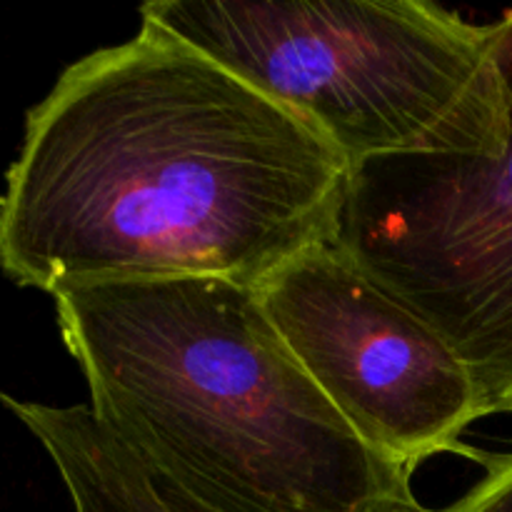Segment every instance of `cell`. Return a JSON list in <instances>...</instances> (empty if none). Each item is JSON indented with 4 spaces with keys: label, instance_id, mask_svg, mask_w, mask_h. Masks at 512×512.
I'll return each mask as SVG.
<instances>
[{
    "label": "cell",
    "instance_id": "6da1fadb",
    "mask_svg": "<svg viewBox=\"0 0 512 512\" xmlns=\"http://www.w3.org/2000/svg\"><path fill=\"white\" fill-rule=\"evenodd\" d=\"M348 160L300 115L143 20L25 115L0 270L55 293L140 278L260 280L335 240Z\"/></svg>",
    "mask_w": 512,
    "mask_h": 512
},
{
    "label": "cell",
    "instance_id": "7a4b0ae2",
    "mask_svg": "<svg viewBox=\"0 0 512 512\" xmlns=\"http://www.w3.org/2000/svg\"><path fill=\"white\" fill-rule=\"evenodd\" d=\"M53 300L95 418L210 508L425 512L413 470L355 433L250 285L108 280Z\"/></svg>",
    "mask_w": 512,
    "mask_h": 512
},
{
    "label": "cell",
    "instance_id": "3957f363",
    "mask_svg": "<svg viewBox=\"0 0 512 512\" xmlns=\"http://www.w3.org/2000/svg\"><path fill=\"white\" fill-rule=\"evenodd\" d=\"M140 20L293 110L350 168L393 155L498 158L508 145L495 20L428 0H150Z\"/></svg>",
    "mask_w": 512,
    "mask_h": 512
},
{
    "label": "cell",
    "instance_id": "277c9868",
    "mask_svg": "<svg viewBox=\"0 0 512 512\" xmlns=\"http://www.w3.org/2000/svg\"><path fill=\"white\" fill-rule=\"evenodd\" d=\"M508 88L498 158L393 155L353 165L335 243L468 365L483 418L512 413V8L495 18Z\"/></svg>",
    "mask_w": 512,
    "mask_h": 512
},
{
    "label": "cell",
    "instance_id": "5b68a950",
    "mask_svg": "<svg viewBox=\"0 0 512 512\" xmlns=\"http://www.w3.org/2000/svg\"><path fill=\"white\" fill-rule=\"evenodd\" d=\"M255 293L290 353L365 443L410 470L440 453L468 458L473 448L460 438L483 420L468 365L335 240L290 258Z\"/></svg>",
    "mask_w": 512,
    "mask_h": 512
},
{
    "label": "cell",
    "instance_id": "8992f818",
    "mask_svg": "<svg viewBox=\"0 0 512 512\" xmlns=\"http://www.w3.org/2000/svg\"><path fill=\"white\" fill-rule=\"evenodd\" d=\"M0 403L43 445L73 512H220L140 460L90 405H45L5 393Z\"/></svg>",
    "mask_w": 512,
    "mask_h": 512
},
{
    "label": "cell",
    "instance_id": "52a82bcc",
    "mask_svg": "<svg viewBox=\"0 0 512 512\" xmlns=\"http://www.w3.org/2000/svg\"><path fill=\"white\" fill-rule=\"evenodd\" d=\"M468 458L483 465V480L448 508L425 512H512V453L490 455L473 448Z\"/></svg>",
    "mask_w": 512,
    "mask_h": 512
}]
</instances>
